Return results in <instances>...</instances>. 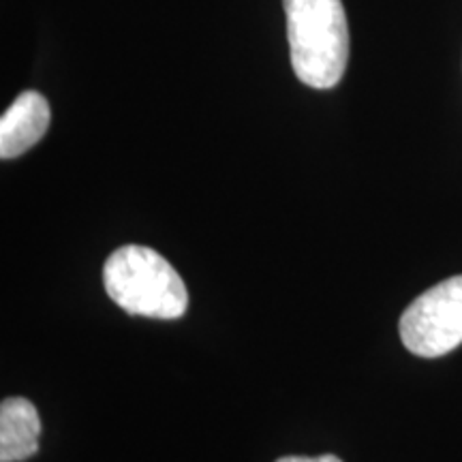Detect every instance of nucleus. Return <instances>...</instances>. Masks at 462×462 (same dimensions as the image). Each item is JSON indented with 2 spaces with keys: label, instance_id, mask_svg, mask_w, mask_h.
Wrapping results in <instances>:
<instances>
[{
  "label": "nucleus",
  "instance_id": "nucleus-5",
  "mask_svg": "<svg viewBox=\"0 0 462 462\" xmlns=\"http://www.w3.org/2000/svg\"><path fill=\"white\" fill-rule=\"evenodd\" d=\"M42 420L26 398H5L0 404V462H22L39 452Z\"/></svg>",
  "mask_w": 462,
  "mask_h": 462
},
{
  "label": "nucleus",
  "instance_id": "nucleus-1",
  "mask_svg": "<svg viewBox=\"0 0 462 462\" xmlns=\"http://www.w3.org/2000/svg\"><path fill=\"white\" fill-rule=\"evenodd\" d=\"M293 73L310 88H334L349 60V26L340 0H282Z\"/></svg>",
  "mask_w": 462,
  "mask_h": 462
},
{
  "label": "nucleus",
  "instance_id": "nucleus-2",
  "mask_svg": "<svg viewBox=\"0 0 462 462\" xmlns=\"http://www.w3.org/2000/svg\"><path fill=\"white\" fill-rule=\"evenodd\" d=\"M103 281L107 296L129 315L178 319L189 306L180 274L154 248L120 246L106 262Z\"/></svg>",
  "mask_w": 462,
  "mask_h": 462
},
{
  "label": "nucleus",
  "instance_id": "nucleus-6",
  "mask_svg": "<svg viewBox=\"0 0 462 462\" xmlns=\"http://www.w3.org/2000/svg\"><path fill=\"white\" fill-rule=\"evenodd\" d=\"M276 462H343V460L334 454H323V456H317V458H306V456H285V458H279Z\"/></svg>",
  "mask_w": 462,
  "mask_h": 462
},
{
  "label": "nucleus",
  "instance_id": "nucleus-4",
  "mask_svg": "<svg viewBox=\"0 0 462 462\" xmlns=\"http://www.w3.org/2000/svg\"><path fill=\"white\" fill-rule=\"evenodd\" d=\"M50 126V106L34 90L22 92L0 118V159H15L31 150Z\"/></svg>",
  "mask_w": 462,
  "mask_h": 462
},
{
  "label": "nucleus",
  "instance_id": "nucleus-3",
  "mask_svg": "<svg viewBox=\"0 0 462 462\" xmlns=\"http://www.w3.org/2000/svg\"><path fill=\"white\" fill-rule=\"evenodd\" d=\"M401 338L420 357H441L462 345V276L439 282L409 304Z\"/></svg>",
  "mask_w": 462,
  "mask_h": 462
}]
</instances>
